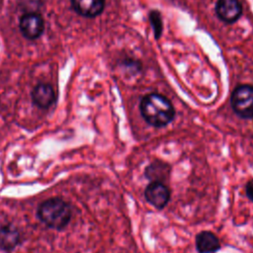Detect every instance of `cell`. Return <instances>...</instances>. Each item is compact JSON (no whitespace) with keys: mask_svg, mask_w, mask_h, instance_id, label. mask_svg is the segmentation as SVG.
Returning <instances> with one entry per match:
<instances>
[{"mask_svg":"<svg viewBox=\"0 0 253 253\" xmlns=\"http://www.w3.org/2000/svg\"><path fill=\"white\" fill-rule=\"evenodd\" d=\"M140 113L149 125L161 127L168 125L173 120L175 110L166 97L152 93L144 96L141 100Z\"/></svg>","mask_w":253,"mask_h":253,"instance_id":"6da1fadb","label":"cell"},{"mask_svg":"<svg viewBox=\"0 0 253 253\" xmlns=\"http://www.w3.org/2000/svg\"><path fill=\"white\" fill-rule=\"evenodd\" d=\"M38 217L47 227L60 230L70 221L71 209L65 201L59 198H50L39 206Z\"/></svg>","mask_w":253,"mask_h":253,"instance_id":"7a4b0ae2","label":"cell"},{"mask_svg":"<svg viewBox=\"0 0 253 253\" xmlns=\"http://www.w3.org/2000/svg\"><path fill=\"white\" fill-rule=\"evenodd\" d=\"M233 111L241 118H253V87L240 85L234 89L231 95Z\"/></svg>","mask_w":253,"mask_h":253,"instance_id":"3957f363","label":"cell"},{"mask_svg":"<svg viewBox=\"0 0 253 253\" xmlns=\"http://www.w3.org/2000/svg\"><path fill=\"white\" fill-rule=\"evenodd\" d=\"M43 29V20L37 13H27L20 20V31L26 39H38L42 36Z\"/></svg>","mask_w":253,"mask_h":253,"instance_id":"277c9868","label":"cell"},{"mask_svg":"<svg viewBox=\"0 0 253 253\" xmlns=\"http://www.w3.org/2000/svg\"><path fill=\"white\" fill-rule=\"evenodd\" d=\"M144 196L149 204L157 209H163L170 200V191L161 182L153 181L146 187Z\"/></svg>","mask_w":253,"mask_h":253,"instance_id":"5b68a950","label":"cell"},{"mask_svg":"<svg viewBox=\"0 0 253 253\" xmlns=\"http://www.w3.org/2000/svg\"><path fill=\"white\" fill-rule=\"evenodd\" d=\"M218 18L225 23H233L241 16L242 8L238 0H218L215 5Z\"/></svg>","mask_w":253,"mask_h":253,"instance_id":"8992f818","label":"cell"},{"mask_svg":"<svg viewBox=\"0 0 253 253\" xmlns=\"http://www.w3.org/2000/svg\"><path fill=\"white\" fill-rule=\"evenodd\" d=\"M32 100L39 108L47 109L54 103L55 94L50 85L41 83L33 89Z\"/></svg>","mask_w":253,"mask_h":253,"instance_id":"52a82bcc","label":"cell"},{"mask_svg":"<svg viewBox=\"0 0 253 253\" xmlns=\"http://www.w3.org/2000/svg\"><path fill=\"white\" fill-rule=\"evenodd\" d=\"M71 5L79 15L93 18L102 13L105 0H71Z\"/></svg>","mask_w":253,"mask_h":253,"instance_id":"ba28073f","label":"cell"},{"mask_svg":"<svg viewBox=\"0 0 253 253\" xmlns=\"http://www.w3.org/2000/svg\"><path fill=\"white\" fill-rule=\"evenodd\" d=\"M196 247L199 253H214L220 248V243L212 232L202 231L196 237Z\"/></svg>","mask_w":253,"mask_h":253,"instance_id":"9c48e42d","label":"cell"},{"mask_svg":"<svg viewBox=\"0 0 253 253\" xmlns=\"http://www.w3.org/2000/svg\"><path fill=\"white\" fill-rule=\"evenodd\" d=\"M20 232L12 224L0 227V249L5 251L13 250L20 242Z\"/></svg>","mask_w":253,"mask_h":253,"instance_id":"30bf717a","label":"cell"},{"mask_svg":"<svg viewBox=\"0 0 253 253\" xmlns=\"http://www.w3.org/2000/svg\"><path fill=\"white\" fill-rule=\"evenodd\" d=\"M168 174H169L168 166L161 162L152 163L145 170V175L150 180L157 181V182H161L162 179H166Z\"/></svg>","mask_w":253,"mask_h":253,"instance_id":"8fae6325","label":"cell"},{"mask_svg":"<svg viewBox=\"0 0 253 253\" xmlns=\"http://www.w3.org/2000/svg\"><path fill=\"white\" fill-rule=\"evenodd\" d=\"M149 19H150L151 25L153 27L155 37H156V39H159L161 32H162V20H161L159 12L151 11L149 14Z\"/></svg>","mask_w":253,"mask_h":253,"instance_id":"7c38bea8","label":"cell"},{"mask_svg":"<svg viewBox=\"0 0 253 253\" xmlns=\"http://www.w3.org/2000/svg\"><path fill=\"white\" fill-rule=\"evenodd\" d=\"M247 197L253 202V182H248L246 185Z\"/></svg>","mask_w":253,"mask_h":253,"instance_id":"4fadbf2b","label":"cell"}]
</instances>
